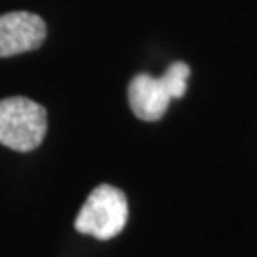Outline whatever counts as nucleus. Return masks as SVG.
<instances>
[{"mask_svg":"<svg viewBox=\"0 0 257 257\" xmlns=\"http://www.w3.org/2000/svg\"><path fill=\"white\" fill-rule=\"evenodd\" d=\"M191 67L183 61L172 63L160 78L147 73L136 74L128 86V101L132 112L139 120L156 122L166 114L172 99H181L187 93Z\"/></svg>","mask_w":257,"mask_h":257,"instance_id":"nucleus-1","label":"nucleus"},{"mask_svg":"<svg viewBox=\"0 0 257 257\" xmlns=\"http://www.w3.org/2000/svg\"><path fill=\"white\" fill-rule=\"evenodd\" d=\"M128 221V198L120 189L103 183L95 187L80 208L74 229L97 240L118 236Z\"/></svg>","mask_w":257,"mask_h":257,"instance_id":"nucleus-3","label":"nucleus"},{"mask_svg":"<svg viewBox=\"0 0 257 257\" xmlns=\"http://www.w3.org/2000/svg\"><path fill=\"white\" fill-rule=\"evenodd\" d=\"M48 130V114L42 105L27 97L0 101V143L19 153L40 147Z\"/></svg>","mask_w":257,"mask_h":257,"instance_id":"nucleus-2","label":"nucleus"},{"mask_svg":"<svg viewBox=\"0 0 257 257\" xmlns=\"http://www.w3.org/2000/svg\"><path fill=\"white\" fill-rule=\"evenodd\" d=\"M46 38L44 19L31 12L0 16V57L25 54L42 46Z\"/></svg>","mask_w":257,"mask_h":257,"instance_id":"nucleus-4","label":"nucleus"}]
</instances>
